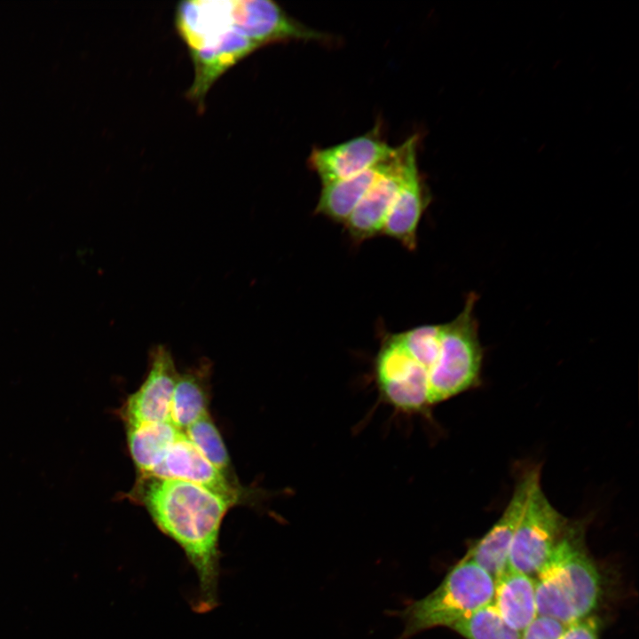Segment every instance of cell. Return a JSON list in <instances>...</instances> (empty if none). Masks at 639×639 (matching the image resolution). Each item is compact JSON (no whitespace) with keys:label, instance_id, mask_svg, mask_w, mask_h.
I'll use <instances>...</instances> for the list:
<instances>
[{"label":"cell","instance_id":"8","mask_svg":"<svg viewBox=\"0 0 639 639\" xmlns=\"http://www.w3.org/2000/svg\"><path fill=\"white\" fill-rule=\"evenodd\" d=\"M540 480L539 467L526 469L519 477L511 498L498 520L464 556L495 580L506 570L511 544L529 494Z\"/></svg>","mask_w":639,"mask_h":639},{"label":"cell","instance_id":"1","mask_svg":"<svg viewBox=\"0 0 639 639\" xmlns=\"http://www.w3.org/2000/svg\"><path fill=\"white\" fill-rule=\"evenodd\" d=\"M175 29L193 62L185 97L199 111L207 93L230 68L256 50L288 41H321L323 34L271 0H190L177 4Z\"/></svg>","mask_w":639,"mask_h":639},{"label":"cell","instance_id":"18","mask_svg":"<svg viewBox=\"0 0 639 639\" xmlns=\"http://www.w3.org/2000/svg\"><path fill=\"white\" fill-rule=\"evenodd\" d=\"M466 639H521L522 633L509 626L493 602L450 627Z\"/></svg>","mask_w":639,"mask_h":639},{"label":"cell","instance_id":"14","mask_svg":"<svg viewBox=\"0 0 639 639\" xmlns=\"http://www.w3.org/2000/svg\"><path fill=\"white\" fill-rule=\"evenodd\" d=\"M494 582L493 603L505 622L522 633L538 615L534 579L507 566Z\"/></svg>","mask_w":639,"mask_h":639},{"label":"cell","instance_id":"11","mask_svg":"<svg viewBox=\"0 0 639 639\" xmlns=\"http://www.w3.org/2000/svg\"><path fill=\"white\" fill-rule=\"evenodd\" d=\"M158 477L186 481L241 502L245 491L221 474L182 432L162 462L150 473Z\"/></svg>","mask_w":639,"mask_h":639},{"label":"cell","instance_id":"4","mask_svg":"<svg viewBox=\"0 0 639 639\" xmlns=\"http://www.w3.org/2000/svg\"><path fill=\"white\" fill-rule=\"evenodd\" d=\"M477 296L469 293L462 312L442 324L438 361L430 384L431 406L475 387L480 377L483 348L474 315Z\"/></svg>","mask_w":639,"mask_h":639},{"label":"cell","instance_id":"3","mask_svg":"<svg viewBox=\"0 0 639 639\" xmlns=\"http://www.w3.org/2000/svg\"><path fill=\"white\" fill-rule=\"evenodd\" d=\"M494 585L486 571L464 556L431 593L397 612L404 622L399 639H408L437 627H450L493 602Z\"/></svg>","mask_w":639,"mask_h":639},{"label":"cell","instance_id":"15","mask_svg":"<svg viewBox=\"0 0 639 639\" xmlns=\"http://www.w3.org/2000/svg\"><path fill=\"white\" fill-rule=\"evenodd\" d=\"M390 160L357 175L323 184L316 211L335 222L344 225L371 186L385 170Z\"/></svg>","mask_w":639,"mask_h":639},{"label":"cell","instance_id":"9","mask_svg":"<svg viewBox=\"0 0 639 639\" xmlns=\"http://www.w3.org/2000/svg\"><path fill=\"white\" fill-rule=\"evenodd\" d=\"M582 534V525L571 524L553 551L578 619L590 616L602 593L601 576L586 551Z\"/></svg>","mask_w":639,"mask_h":639},{"label":"cell","instance_id":"2","mask_svg":"<svg viewBox=\"0 0 639 639\" xmlns=\"http://www.w3.org/2000/svg\"><path fill=\"white\" fill-rule=\"evenodd\" d=\"M122 498L144 507L158 529L183 550L197 577L193 611L214 610L218 604L221 525L239 502L186 481L146 474H138Z\"/></svg>","mask_w":639,"mask_h":639},{"label":"cell","instance_id":"19","mask_svg":"<svg viewBox=\"0 0 639 639\" xmlns=\"http://www.w3.org/2000/svg\"><path fill=\"white\" fill-rule=\"evenodd\" d=\"M185 433L200 453L221 474L229 480L238 483L231 475V462L226 447L209 413L192 423Z\"/></svg>","mask_w":639,"mask_h":639},{"label":"cell","instance_id":"5","mask_svg":"<svg viewBox=\"0 0 639 639\" xmlns=\"http://www.w3.org/2000/svg\"><path fill=\"white\" fill-rule=\"evenodd\" d=\"M571 523L556 510L542 491L540 481L532 486L517 528L508 567L532 578L548 561Z\"/></svg>","mask_w":639,"mask_h":639},{"label":"cell","instance_id":"16","mask_svg":"<svg viewBox=\"0 0 639 639\" xmlns=\"http://www.w3.org/2000/svg\"><path fill=\"white\" fill-rule=\"evenodd\" d=\"M127 444L138 474H150L180 434L170 422L125 426Z\"/></svg>","mask_w":639,"mask_h":639},{"label":"cell","instance_id":"13","mask_svg":"<svg viewBox=\"0 0 639 639\" xmlns=\"http://www.w3.org/2000/svg\"><path fill=\"white\" fill-rule=\"evenodd\" d=\"M212 363L202 358L195 366L179 373L171 400L170 422L185 430L209 413Z\"/></svg>","mask_w":639,"mask_h":639},{"label":"cell","instance_id":"17","mask_svg":"<svg viewBox=\"0 0 639 639\" xmlns=\"http://www.w3.org/2000/svg\"><path fill=\"white\" fill-rule=\"evenodd\" d=\"M533 579L538 615L553 618L564 625L579 619L562 581L553 552Z\"/></svg>","mask_w":639,"mask_h":639},{"label":"cell","instance_id":"6","mask_svg":"<svg viewBox=\"0 0 639 639\" xmlns=\"http://www.w3.org/2000/svg\"><path fill=\"white\" fill-rule=\"evenodd\" d=\"M178 375L170 351L162 344L153 347L144 382L116 412L125 426L170 422L171 400Z\"/></svg>","mask_w":639,"mask_h":639},{"label":"cell","instance_id":"20","mask_svg":"<svg viewBox=\"0 0 639 639\" xmlns=\"http://www.w3.org/2000/svg\"><path fill=\"white\" fill-rule=\"evenodd\" d=\"M566 626L553 618L537 615L522 632L521 639H559Z\"/></svg>","mask_w":639,"mask_h":639},{"label":"cell","instance_id":"12","mask_svg":"<svg viewBox=\"0 0 639 639\" xmlns=\"http://www.w3.org/2000/svg\"><path fill=\"white\" fill-rule=\"evenodd\" d=\"M406 144L398 146L385 170L371 186L344 225L357 241L382 234L383 227L402 181Z\"/></svg>","mask_w":639,"mask_h":639},{"label":"cell","instance_id":"7","mask_svg":"<svg viewBox=\"0 0 639 639\" xmlns=\"http://www.w3.org/2000/svg\"><path fill=\"white\" fill-rule=\"evenodd\" d=\"M397 147L390 146L377 123L367 133L343 143L313 148L308 158L310 168L322 185L346 178L390 160Z\"/></svg>","mask_w":639,"mask_h":639},{"label":"cell","instance_id":"21","mask_svg":"<svg viewBox=\"0 0 639 639\" xmlns=\"http://www.w3.org/2000/svg\"><path fill=\"white\" fill-rule=\"evenodd\" d=\"M598 628L597 619L584 617L568 624L559 639H598Z\"/></svg>","mask_w":639,"mask_h":639},{"label":"cell","instance_id":"10","mask_svg":"<svg viewBox=\"0 0 639 639\" xmlns=\"http://www.w3.org/2000/svg\"><path fill=\"white\" fill-rule=\"evenodd\" d=\"M418 143L417 134L406 140L402 181L382 231V234L398 240L410 250L416 247L418 225L430 200L418 169Z\"/></svg>","mask_w":639,"mask_h":639}]
</instances>
